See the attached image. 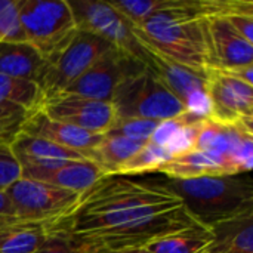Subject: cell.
Instances as JSON below:
<instances>
[{
	"label": "cell",
	"instance_id": "8fae6325",
	"mask_svg": "<svg viewBox=\"0 0 253 253\" xmlns=\"http://www.w3.org/2000/svg\"><path fill=\"white\" fill-rule=\"evenodd\" d=\"M141 67H144L141 61L125 53L123 50H119L117 47H113L61 93L77 95L111 104L119 84Z\"/></svg>",
	"mask_w": 253,
	"mask_h": 253
},
{
	"label": "cell",
	"instance_id": "f1b7e54d",
	"mask_svg": "<svg viewBox=\"0 0 253 253\" xmlns=\"http://www.w3.org/2000/svg\"><path fill=\"white\" fill-rule=\"evenodd\" d=\"M10 142L12 139H0V191H6L22 176V169L12 153Z\"/></svg>",
	"mask_w": 253,
	"mask_h": 253
},
{
	"label": "cell",
	"instance_id": "8992f818",
	"mask_svg": "<svg viewBox=\"0 0 253 253\" xmlns=\"http://www.w3.org/2000/svg\"><path fill=\"white\" fill-rule=\"evenodd\" d=\"M113 47L107 40L77 30L61 50L46 59V67L39 80L43 98L64 92Z\"/></svg>",
	"mask_w": 253,
	"mask_h": 253
},
{
	"label": "cell",
	"instance_id": "e575fe53",
	"mask_svg": "<svg viewBox=\"0 0 253 253\" xmlns=\"http://www.w3.org/2000/svg\"><path fill=\"white\" fill-rule=\"evenodd\" d=\"M9 222H13V221H7V219H0V230L4 227V225H7Z\"/></svg>",
	"mask_w": 253,
	"mask_h": 253
},
{
	"label": "cell",
	"instance_id": "30bf717a",
	"mask_svg": "<svg viewBox=\"0 0 253 253\" xmlns=\"http://www.w3.org/2000/svg\"><path fill=\"white\" fill-rule=\"evenodd\" d=\"M206 95L211 104V120L253 129V89L225 70L206 71Z\"/></svg>",
	"mask_w": 253,
	"mask_h": 253
},
{
	"label": "cell",
	"instance_id": "44dd1931",
	"mask_svg": "<svg viewBox=\"0 0 253 253\" xmlns=\"http://www.w3.org/2000/svg\"><path fill=\"white\" fill-rule=\"evenodd\" d=\"M50 233V224L9 222L0 230V253H36Z\"/></svg>",
	"mask_w": 253,
	"mask_h": 253
},
{
	"label": "cell",
	"instance_id": "4fadbf2b",
	"mask_svg": "<svg viewBox=\"0 0 253 253\" xmlns=\"http://www.w3.org/2000/svg\"><path fill=\"white\" fill-rule=\"evenodd\" d=\"M19 132L46 139L52 144H56L59 147L73 150L83 157L89 159L93 148L101 142L104 135L92 133L84 129H80L77 126L53 120L47 117L40 110H36L33 113H28L27 119L24 120Z\"/></svg>",
	"mask_w": 253,
	"mask_h": 253
},
{
	"label": "cell",
	"instance_id": "603a6c76",
	"mask_svg": "<svg viewBox=\"0 0 253 253\" xmlns=\"http://www.w3.org/2000/svg\"><path fill=\"white\" fill-rule=\"evenodd\" d=\"M213 242L208 227H194L163 236L145 249L151 253H208Z\"/></svg>",
	"mask_w": 253,
	"mask_h": 253
},
{
	"label": "cell",
	"instance_id": "7c38bea8",
	"mask_svg": "<svg viewBox=\"0 0 253 253\" xmlns=\"http://www.w3.org/2000/svg\"><path fill=\"white\" fill-rule=\"evenodd\" d=\"M37 110L53 120L99 135H105L116 120V111L110 102L70 93L44 96Z\"/></svg>",
	"mask_w": 253,
	"mask_h": 253
},
{
	"label": "cell",
	"instance_id": "7402d4cb",
	"mask_svg": "<svg viewBox=\"0 0 253 253\" xmlns=\"http://www.w3.org/2000/svg\"><path fill=\"white\" fill-rule=\"evenodd\" d=\"M142 147L144 142L105 133L87 160L93 162L104 172V175H116L120 166L135 156Z\"/></svg>",
	"mask_w": 253,
	"mask_h": 253
},
{
	"label": "cell",
	"instance_id": "3957f363",
	"mask_svg": "<svg viewBox=\"0 0 253 253\" xmlns=\"http://www.w3.org/2000/svg\"><path fill=\"white\" fill-rule=\"evenodd\" d=\"M165 185L182 200L191 216L203 227L253 211L251 173L209 175L191 179L166 178Z\"/></svg>",
	"mask_w": 253,
	"mask_h": 253
},
{
	"label": "cell",
	"instance_id": "2e32d148",
	"mask_svg": "<svg viewBox=\"0 0 253 253\" xmlns=\"http://www.w3.org/2000/svg\"><path fill=\"white\" fill-rule=\"evenodd\" d=\"M157 173L169 179H191L209 175H237L240 173L231 159L206 150H190L170 159Z\"/></svg>",
	"mask_w": 253,
	"mask_h": 253
},
{
	"label": "cell",
	"instance_id": "d6a6232c",
	"mask_svg": "<svg viewBox=\"0 0 253 253\" xmlns=\"http://www.w3.org/2000/svg\"><path fill=\"white\" fill-rule=\"evenodd\" d=\"M0 219L7 221H16L13 216V208L12 203L6 194V191H0Z\"/></svg>",
	"mask_w": 253,
	"mask_h": 253
},
{
	"label": "cell",
	"instance_id": "ac0fdd59",
	"mask_svg": "<svg viewBox=\"0 0 253 253\" xmlns=\"http://www.w3.org/2000/svg\"><path fill=\"white\" fill-rule=\"evenodd\" d=\"M213 242L208 253H253V211L208 227Z\"/></svg>",
	"mask_w": 253,
	"mask_h": 253
},
{
	"label": "cell",
	"instance_id": "5b68a950",
	"mask_svg": "<svg viewBox=\"0 0 253 253\" xmlns=\"http://www.w3.org/2000/svg\"><path fill=\"white\" fill-rule=\"evenodd\" d=\"M25 40L47 59L76 34L77 25L67 0H18Z\"/></svg>",
	"mask_w": 253,
	"mask_h": 253
},
{
	"label": "cell",
	"instance_id": "9c48e42d",
	"mask_svg": "<svg viewBox=\"0 0 253 253\" xmlns=\"http://www.w3.org/2000/svg\"><path fill=\"white\" fill-rule=\"evenodd\" d=\"M73 12L77 30L95 34L119 50L142 58V44L135 36L132 25L110 4L102 0H67Z\"/></svg>",
	"mask_w": 253,
	"mask_h": 253
},
{
	"label": "cell",
	"instance_id": "ffe728a7",
	"mask_svg": "<svg viewBox=\"0 0 253 253\" xmlns=\"http://www.w3.org/2000/svg\"><path fill=\"white\" fill-rule=\"evenodd\" d=\"M46 59L28 42L0 43V74L39 83Z\"/></svg>",
	"mask_w": 253,
	"mask_h": 253
},
{
	"label": "cell",
	"instance_id": "1f68e13d",
	"mask_svg": "<svg viewBox=\"0 0 253 253\" xmlns=\"http://www.w3.org/2000/svg\"><path fill=\"white\" fill-rule=\"evenodd\" d=\"M245 40L253 44V15L251 13H233L224 18Z\"/></svg>",
	"mask_w": 253,
	"mask_h": 253
},
{
	"label": "cell",
	"instance_id": "f546056e",
	"mask_svg": "<svg viewBox=\"0 0 253 253\" xmlns=\"http://www.w3.org/2000/svg\"><path fill=\"white\" fill-rule=\"evenodd\" d=\"M36 253H93L84 245L74 240L70 234L53 230L50 227V233L44 243Z\"/></svg>",
	"mask_w": 253,
	"mask_h": 253
},
{
	"label": "cell",
	"instance_id": "836d02e7",
	"mask_svg": "<svg viewBox=\"0 0 253 253\" xmlns=\"http://www.w3.org/2000/svg\"><path fill=\"white\" fill-rule=\"evenodd\" d=\"M119 253H151V252H148L145 248H141V249H129V251H123V252H119Z\"/></svg>",
	"mask_w": 253,
	"mask_h": 253
},
{
	"label": "cell",
	"instance_id": "d6986e66",
	"mask_svg": "<svg viewBox=\"0 0 253 253\" xmlns=\"http://www.w3.org/2000/svg\"><path fill=\"white\" fill-rule=\"evenodd\" d=\"M206 119L184 113L175 119L160 122L150 142L165 148L172 157L184 154L196 148V141L202 122Z\"/></svg>",
	"mask_w": 253,
	"mask_h": 253
},
{
	"label": "cell",
	"instance_id": "6da1fadb",
	"mask_svg": "<svg viewBox=\"0 0 253 253\" xmlns=\"http://www.w3.org/2000/svg\"><path fill=\"white\" fill-rule=\"evenodd\" d=\"M50 227L70 234L93 253H119L145 248L163 236L202 224L165 182L104 175Z\"/></svg>",
	"mask_w": 253,
	"mask_h": 253
},
{
	"label": "cell",
	"instance_id": "277c9868",
	"mask_svg": "<svg viewBox=\"0 0 253 253\" xmlns=\"http://www.w3.org/2000/svg\"><path fill=\"white\" fill-rule=\"evenodd\" d=\"M111 105L119 119L154 122L170 120L187 111L182 101L145 65L119 84Z\"/></svg>",
	"mask_w": 253,
	"mask_h": 253
},
{
	"label": "cell",
	"instance_id": "ba28073f",
	"mask_svg": "<svg viewBox=\"0 0 253 253\" xmlns=\"http://www.w3.org/2000/svg\"><path fill=\"white\" fill-rule=\"evenodd\" d=\"M141 44V62L182 101L187 113L202 119H209L211 104L206 95V73L182 65L159 53L157 50L151 49L142 42Z\"/></svg>",
	"mask_w": 253,
	"mask_h": 253
},
{
	"label": "cell",
	"instance_id": "83f0119b",
	"mask_svg": "<svg viewBox=\"0 0 253 253\" xmlns=\"http://www.w3.org/2000/svg\"><path fill=\"white\" fill-rule=\"evenodd\" d=\"M27 42L21 21L18 0H0V43Z\"/></svg>",
	"mask_w": 253,
	"mask_h": 253
},
{
	"label": "cell",
	"instance_id": "d4e9b609",
	"mask_svg": "<svg viewBox=\"0 0 253 253\" xmlns=\"http://www.w3.org/2000/svg\"><path fill=\"white\" fill-rule=\"evenodd\" d=\"M170 159H173L165 148L153 144L145 142L144 147L132 156L126 163L120 166L116 175H144V173H154L159 172V169L166 165Z\"/></svg>",
	"mask_w": 253,
	"mask_h": 253
},
{
	"label": "cell",
	"instance_id": "484cf974",
	"mask_svg": "<svg viewBox=\"0 0 253 253\" xmlns=\"http://www.w3.org/2000/svg\"><path fill=\"white\" fill-rule=\"evenodd\" d=\"M169 0H119L110 1V4L132 25L139 27L154 12L166 7Z\"/></svg>",
	"mask_w": 253,
	"mask_h": 253
},
{
	"label": "cell",
	"instance_id": "9a60e30c",
	"mask_svg": "<svg viewBox=\"0 0 253 253\" xmlns=\"http://www.w3.org/2000/svg\"><path fill=\"white\" fill-rule=\"evenodd\" d=\"M12 153L22 170L30 169H53L70 160L86 159L82 154L52 144L46 139L18 132L10 142Z\"/></svg>",
	"mask_w": 253,
	"mask_h": 253
},
{
	"label": "cell",
	"instance_id": "52a82bcc",
	"mask_svg": "<svg viewBox=\"0 0 253 253\" xmlns=\"http://www.w3.org/2000/svg\"><path fill=\"white\" fill-rule=\"evenodd\" d=\"M6 194L18 222L53 224L64 218L77 203L80 194L49 185L46 182L19 178Z\"/></svg>",
	"mask_w": 253,
	"mask_h": 253
},
{
	"label": "cell",
	"instance_id": "7a4b0ae2",
	"mask_svg": "<svg viewBox=\"0 0 253 253\" xmlns=\"http://www.w3.org/2000/svg\"><path fill=\"white\" fill-rule=\"evenodd\" d=\"M133 33L144 44L182 65L203 73L213 68L200 0H169Z\"/></svg>",
	"mask_w": 253,
	"mask_h": 253
},
{
	"label": "cell",
	"instance_id": "4316f807",
	"mask_svg": "<svg viewBox=\"0 0 253 253\" xmlns=\"http://www.w3.org/2000/svg\"><path fill=\"white\" fill-rule=\"evenodd\" d=\"M160 122L147 120V119H119L116 117L113 126L107 132L108 135L123 136L136 142H148L153 136L156 127Z\"/></svg>",
	"mask_w": 253,
	"mask_h": 253
},
{
	"label": "cell",
	"instance_id": "4dcf8cb0",
	"mask_svg": "<svg viewBox=\"0 0 253 253\" xmlns=\"http://www.w3.org/2000/svg\"><path fill=\"white\" fill-rule=\"evenodd\" d=\"M27 116L25 110L0 102V139H13Z\"/></svg>",
	"mask_w": 253,
	"mask_h": 253
},
{
	"label": "cell",
	"instance_id": "cb8c5ba5",
	"mask_svg": "<svg viewBox=\"0 0 253 253\" xmlns=\"http://www.w3.org/2000/svg\"><path fill=\"white\" fill-rule=\"evenodd\" d=\"M42 99L43 92L39 83L0 74V102L19 107L27 113H33L39 108Z\"/></svg>",
	"mask_w": 253,
	"mask_h": 253
},
{
	"label": "cell",
	"instance_id": "e0dca14e",
	"mask_svg": "<svg viewBox=\"0 0 253 253\" xmlns=\"http://www.w3.org/2000/svg\"><path fill=\"white\" fill-rule=\"evenodd\" d=\"M104 172L90 160H70L53 169H30L22 170V178L46 182L49 185L64 188L77 194H82L92 187Z\"/></svg>",
	"mask_w": 253,
	"mask_h": 253
},
{
	"label": "cell",
	"instance_id": "5bb4252c",
	"mask_svg": "<svg viewBox=\"0 0 253 253\" xmlns=\"http://www.w3.org/2000/svg\"><path fill=\"white\" fill-rule=\"evenodd\" d=\"M213 68L234 70L253 65V44L245 40L224 18H205Z\"/></svg>",
	"mask_w": 253,
	"mask_h": 253
}]
</instances>
